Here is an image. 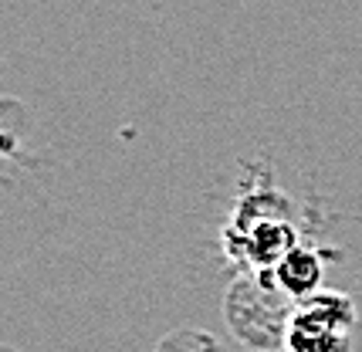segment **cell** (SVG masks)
I'll use <instances>...</instances> for the list:
<instances>
[{
  "instance_id": "2",
  "label": "cell",
  "mask_w": 362,
  "mask_h": 352,
  "mask_svg": "<svg viewBox=\"0 0 362 352\" xmlns=\"http://www.w3.org/2000/svg\"><path fill=\"white\" fill-rule=\"evenodd\" d=\"M298 230L288 224V217H264L244 230L223 227V247L240 268L247 271H271L278 268L291 247H298Z\"/></svg>"
},
{
  "instance_id": "4",
  "label": "cell",
  "mask_w": 362,
  "mask_h": 352,
  "mask_svg": "<svg viewBox=\"0 0 362 352\" xmlns=\"http://www.w3.org/2000/svg\"><path fill=\"white\" fill-rule=\"evenodd\" d=\"M274 271V281L281 285V291L288 298H308V295H315L322 288V274H325V264H322V254H318L315 247H291L288 254L278 261V268H271Z\"/></svg>"
},
{
  "instance_id": "3",
  "label": "cell",
  "mask_w": 362,
  "mask_h": 352,
  "mask_svg": "<svg viewBox=\"0 0 362 352\" xmlns=\"http://www.w3.org/2000/svg\"><path fill=\"white\" fill-rule=\"evenodd\" d=\"M284 352H349V329L308 302H295L284 332Z\"/></svg>"
},
{
  "instance_id": "1",
  "label": "cell",
  "mask_w": 362,
  "mask_h": 352,
  "mask_svg": "<svg viewBox=\"0 0 362 352\" xmlns=\"http://www.w3.org/2000/svg\"><path fill=\"white\" fill-rule=\"evenodd\" d=\"M291 312H295V298L281 291L274 271H247L230 285L223 302L230 332L251 349H278V346L284 349Z\"/></svg>"
}]
</instances>
